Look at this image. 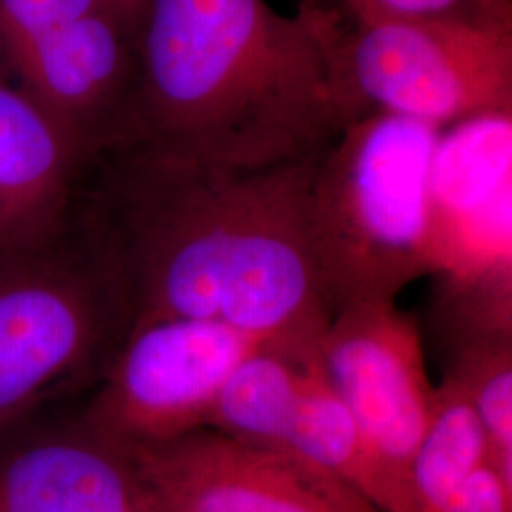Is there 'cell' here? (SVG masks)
<instances>
[{"instance_id": "9c48e42d", "label": "cell", "mask_w": 512, "mask_h": 512, "mask_svg": "<svg viewBox=\"0 0 512 512\" xmlns=\"http://www.w3.org/2000/svg\"><path fill=\"white\" fill-rule=\"evenodd\" d=\"M511 203L512 112L442 129L429 181V272L473 291L511 293Z\"/></svg>"}, {"instance_id": "ba28073f", "label": "cell", "mask_w": 512, "mask_h": 512, "mask_svg": "<svg viewBox=\"0 0 512 512\" xmlns=\"http://www.w3.org/2000/svg\"><path fill=\"white\" fill-rule=\"evenodd\" d=\"M122 450L148 512H380L304 459L209 427Z\"/></svg>"}, {"instance_id": "5bb4252c", "label": "cell", "mask_w": 512, "mask_h": 512, "mask_svg": "<svg viewBox=\"0 0 512 512\" xmlns=\"http://www.w3.org/2000/svg\"><path fill=\"white\" fill-rule=\"evenodd\" d=\"M349 23L482 21L511 14V0H342Z\"/></svg>"}, {"instance_id": "8992f818", "label": "cell", "mask_w": 512, "mask_h": 512, "mask_svg": "<svg viewBox=\"0 0 512 512\" xmlns=\"http://www.w3.org/2000/svg\"><path fill=\"white\" fill-rule=\"evenodd\" d=\"M274 344L196 319H158L129 329L76 412L118 448L205 429L222 385L256 349Z\"/></svg>"}, {"instance_id": "6da1fadb", "label": "cell", "mask_w": 512, "mask_h": 512, "mask_svg": "<svg viewBox=\"0 0 512 512\" xmlns=\"http://www.w3.org/2000/svg\"><path fill=\"white\" fill-rule=\"evenodd\" d=\"M325 148L232 167L120 139L93 154L67 234L109 277L129 329L196 319L311 342L329 323L308 230Z\"/></svg>"}, {"instance_id": "52a82bcc", "label": "cell", "mask_w": 512, "mask_h": 512, "mask_svg": "<svg viewBox=\"0 0 512 512\" xmlns=\"http://www.w3.org/2000/svg\"><path fill=\"white\" fill-rule=\"evenodd\" d=\"M317 353L332 389L414 512L412 463L439 399L414 323L395 300L346 302L323 330Z\"/></svg>"}, {"instance_id": "5b68a950", "label": "cell", "mask_w": 512, "mask_h": 512, "mask_svg": "<svg viewBox=\"0 0 512 512\" xmlns=\"http://www.w3.org/2000/svg\"><path fill=\"white\" fill-rule=\"evenodd\" d=\"M349 124L395 114L440 129L512 112V16L482 21L349 23L332 37Z\"/></svg>"}, {"instance_id": "3957f363", "label": "cell", "mask_w": 512, "mask_h": 512, "mask_svg": "<svg viewBox=\"0 0 512 512\" xmlns=\"http://www.w3.org/2000/svg\"><path fill=\"white\" fill-rule=\"evenodd\" d=\"M442 129L374 112L348 124L323 150L308 202L319 281L336 308L395 300L429 272V181Z\"/></svg>"}, {"instance_id": "9a60e30c", "label": "cell", "mask_w": 512, "mask_h": 512, "mask_svg": "<svg viewBox=\"0 0 512 512\" xmlns=\"http://www.w3.org/2000/svg\"><path fill=\"white\" fill-rule=\"evenodd\" d=\"M298 10L315 16H344L342 0H298Z\"/></svg>"}, {"instance_id": "4fadbf2b", "label": "cell", "mask_w": 512, "mask_h": 512, "mask_svg": "<svg viewBox=\"0 0 512 512\" xmlns=\"http://www.w3.org/2000/svg\"><path fill=\"white\" fill-rule=\"evenodd\" d=\"M465 351L454 380L475 406L492 446L495 467L512 488L511 330L486 332Z\"/></svg>"}, {"instance_id": "7a4b0ae2", "label": "cell", "mask_w": 512, "mask_h": 512, "mask_svg": "<svg viewBox=\"0 0 512 512\" xmlns=\"http://www.w3.org/2000/svg\"><path fill=\"white\" fill-rule=\"evenodd\" d=\"M340 19L281 16L266 0H150L120 139L232 167L327 147L349 124L332 63Z\"/></svg>"}, {"instance_id": "30bf717a", "label": "cell", "mask_w": 512, "mask_h": 512, "mask_svg": "<svg viewBox=\"0 0 512 512\" xmlns=\"http://www.w3.org/2000/svg\"><path fill=\"white\" fill-rule=\"evenodd\" d=\"M76 403L0 435V512H148L126 452L80 420Z\"/></svg>"}, {"instance_id": "7c38bea8", "label": "cell", "mask_w": 512, "mask_h": 512, "mask_svg": "<svg viewBox=\"0 0 512 512\" xmlns=\"http://www.w3.org/2000/svg\"><path fill=\"white\" fill-rule=\"evenodd\" d=\"M492 446L465 389L452 378L439 389L437 410L412 463L414 512H442Z\"/></svg>"}, {"instance_id": "277c9868", "label": "cell", "mask_w": 512, "mask_h": 512, "mask_svg": "<svg viewBox=\"0 0 512 512\" xmlns=\"http://www.w3.org/2000/svg\"><path fill=\"white\" fill-rule=\"evenodd\" d=\"M128 330L114 285L69 234L0 253V435L86 397Z\"/></svg>"}, {"instance_id": "8fae6325", "label": "cell", "mask_w": 512, "mask_h": 512, "mask_svg": "<svg viewBox=\"0 0 512 512\" xmlns=\"http://www.w3.org/2000/svg\"><path fill=\"white\" fill-rule=\"evenodd\" d=\"M95 152L0 63V253L37 249L67 234Z\"/></svg>"}]
</instances>
